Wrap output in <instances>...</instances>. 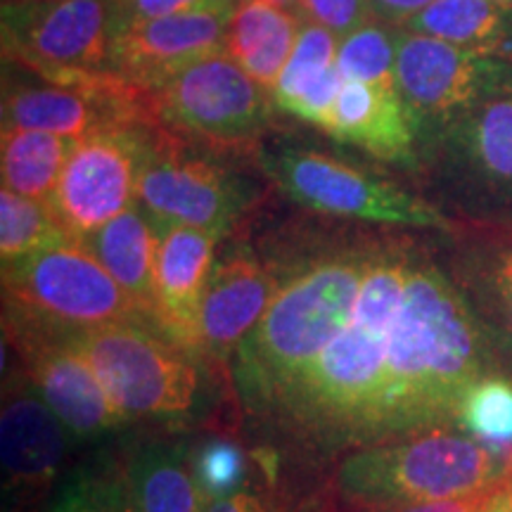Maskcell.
<instances>
[{"label":"cell","mask_w":512,"mask_h":512,"mask_svg":"<svg viewBox=\"0 0 512 512\" xmlns=\"http://www.w3.org/2000/svg\"><path fill=\"white\" fill-rule=\"evenodd\" d=\"M496 358L463 287L415 252L394 325L382 444L456 425L467 389L498 370Z\"/></svg>","instance_id":"obj_1"},{"label":"cell","mask_w":512,"mask_h":512,"mask_svg":"<svg viewBox=\"0 0 512 512\" xmlns=\"http://www.w3.org/2000/svg\"><path fill=\"white\" fill-rule=\"evenodd\" d=\"M375 245L328 249L280 268V285L254 330L228 361L242 413L252 420L354 316Z\"/></svg>","instance_id":"obj_2"},{"label":"cell","mask_w":512,"mask_h":512,"mask_svg":"<svg viewBox=\"0 0 512 512\" xmlns=\"http://www.w3.org/2000/svg\"><path fill=\"white\" fill-rule=\"evenodd\" d=\"M512 467L456 425L434 427L339 458L335 498L349 512L475 496L496 489Z\"/></svg>","instance_id":"obj_3"},{"label":"cell","mask_w":512,"mask_h":512,"mask_svg":"<svg viewBox=\"0 0 512 512\" xmlns=\"http://www.w3.org/2000/svg\"><path fill=\"white\" fill-rule=\"evenodd\" d=\"M3 304L5 328L46 337L147 323L86 242L74 238L3 266Z\"/></svg>","instance_id":"obj_4"},{"label":"cell","mask_w":512,"mask_h":512,"mask_svg":"<svg viewBox=\"0 0 512 512\" xmlns=\"http://www.w3.org/2000/svg\"><path fill=\"white\" fill-rule=\"evenodd\" d=\"M62 339L91 363L124 422L176 420L195 408L197 358L152 325L114 323Z\"/></svg>","instance_id":"obj_5"},{"label":"cell","mask_w":512,"mask_h":512,"mask_svg":"<svg viewBox=\"0 0 512 512\" xmlns=\"http://www.w3.org/2000/svg\"><path fill=\"white\" fill-rule=\"evenodd\" d=\"M147 93L159 126L214 150L256 147L275 112L273 95L226 50L192 62Z\"/></svg>","instance_id":"obj_6"},{"label":"cell","mask_w":512,"mask_h":512,"mask_svg":"<svg viewBox=\"0 0 512 512\" xmlns=\"http://www.w3.org/2000/svg\"><path fill=\"white\" fill-rule=\"evenodd\" d=\"M259 162L275 188L316 214L382 226L453 230V223L430 202L325 152L278 147L261 152Z\"/></svg>","instance_id":"obj_7"},{"label":"cell","mask_w":512,"mask_h":512,"mask_svg":"<svg viewBox=\"0 0 512 512\" xmlns=\"http://www.w3.org/2000/svg\"><path fill=\"white\" fill-rule=\"evenodd\" d=\"M254 202L245 178L181 150L162 126L147 128L138 171V204L159 228L207 230L226 238Z\"/></svg>","instance_id":"obj_8"},{"label":"cell","mask_w":512,"mask_h":512,"mask_svg":"<svg viewBox=\"0 0 512 512\" xmlns=\"http://www.w3.org/2000/svg\"><path fill=\"white\" fill-rule=\"evenodd\" d=\"M512 86V64L441 38L396 29V88L427 145L467 112Z\"/></svg>","instance_id":"obj_9"},{"label":"cell","mask_w":512,"mask_h":512,"mask_svg":"<svg viewBox=\"0 0 512 512\" xmlns=\"http://www.w3.org/2000/svg\"><path fill=\"white\" fill-rule=\"evenodd\" d=\"M3 55L38 79L110 69L117 0L3 3ZM112 72V69H110Z\"/></svg>","instance_id":"obj_10"},{"label":"cell","mask_w":512,"mask_h":512,"mask_svg":"<svg viewBox=\"0 0 512 512\" xmlns=\"http://www.w3.org/2000/svg\"><path fill=\"white\" fill-rule=\"evenodd\" d=\"M147 128H114L81 138L50 197L64 233L86 240L138 202V171Z\"/></svg>","instance_id":"obj_11"},{"label":"cell","mask_w":512,"mask_h":512,"mask_svg":"<svg viewBox=\"0 0 512 512\" xmlns=\"http://www.w3.org/2000/svg\"><path fill=\"white\" fill-rule=\"evenodd\" d=\"M31 384L67 432L91 439L119 427L124 418L95 375L91 363L67 339L5 328Z\"/></svg>","instance_id":"obj_12"},{"label":"cell","mask_w":512,"mask_h":512,"mask_svg":"<svg viewBox=\"0 0 512 512\" xmlns=\"http://www.w3.org/2000/svg\"><path fill=\"white\" fill-rule=\"evenodd\" d=\"M235 8L119 24L112 41L110 69L152 91L176 72L211 53L226 50Z\"/></svg>","instance_id":"obj_13"},{"label":"cell","mask_w":512,"mask_h":512,"mask_svg":"<svg viewBox=\"0 0 512 512\" xmlns=\"http://www.w3.org/2000/svg\"><path fill=\"white\" fill-rule=\"evenodd\" d=\"M280 285V268L266 264L254 249L230 247L211 268L200 311L202 358L223 370L254 325L264 316Z\"/></svg>","instance_id":"obj_14"},{"label":"cell","mask_w":512,"mask_h":512,"mask_svg":"<svg viewBox=\"0 0 512 512\" xmlns=\"http://www.w3.org/2000/svg\"><path fill=\"white\" fill-rule=\"evenodd\" d=\"M221 238L195 228H162L155 261V328L202 358L200 311Z\"/></svg>","instance_id":"obj_15"},{"label":"cell","mask_w":512,"mask_h":512,"mask_svg":"<svg viewBox=\"0 0 512 512\" xmlns=\"http://www.w3.org/2000/svg\"><path fill=\"white\" fill-rule=\"evenodd\" d=\"M67 427L38 392L12 389L0 415L5 489L27 501L46 496L60 475L67 451Z\"/></svg>","instance_id":"obj_16"},{"label":"cell","mask_w":512,"mask_h":512,"mask_svg":"<svg viewBox=\"0 0 512 512\" xmlns=\"http://www.w3.org/2000/svg\"><path fill=\"white\" fill-rule=\"evenodd\" d=\"M432 145L460 181L512 202V86L448 126Z\"/></svg>","instance_id":"obj_17"},{"label":"cell","mask_w":512,"mask_h":512,"mask_svg":"<svg viewBox=\"0 0 512 512\" xmlns=\"http://www.w3.org/2000/svg\"><path fill=\"white\" fill-rule=\"evenodd\" d=\"M328 136L389 164H415L420 133L396 88L344 79Z\"/></svg>","instance_id":"obj_18"},{"label":"cell","mask_w":512,"mask_h":512,"mask_svg":"<svg viewBox=\"0 0 512 512\" xmlns=\"http://www.w3.org/2000/svg\"><path fill=\"white\" fill-rule=\"evenodd\" d=\"M337 53L339 36L304 17L290 60L273 91L275 110L328 133L344 83Z\"/></svg>","instance_id":"obj_19"},{"label":"cell","mask_w":512,"mask_h":512,"mask_svg":"<svg viewBox=\"0 0 512 512\" xmlns=\"http://www.w3.org/2000/svg\"><path fill=\"white\" fill-rule=\"evenodd\" d=\"M162 228L133 202L117 219L86 238V247L98 256L121 290L136 302L147 323L155 328V261Z\"/></svg>","instance_id":"obj_20"},{"label":"cell","mask_w":512,"mask_h":512,"mask_svg":"<svg viewBox=\"0 0 512 512\" xmlns=\"http://www.w3.org/2000/svg\"><path fill=\"white\" fill-rule=\"evenodd\" d=\"M124 475L136 512H204L209 501L190 448L178 437L147 439L131 453Z\"/></svg>","instance_id":"obj_21"},{"label":"cell","mask_w":512,"mask_h":512,"mask_svg":"<svg viewBox=\"0 0 512 512\" xmlns=\"http://www.w3.org/2000/svg\"><path fill=\"white\" fill-rule=\"evenodd\" d=\"M302 22V15L275 8L266 0H238L228 24L226 53L273 95Z\"/></svg>","instance_id":"obj_22"},{"label":"cell","mask_w":512,"mask_h":512,"mask_svg":"<svg viewBox=\"0 0 512 512\" xmlns=\"http://www.w3.org/2000/svg\"><path fill=\"white\" fill-rule=\"evenodd\" d=\"M403 29L512 64V8L496 0H434Z\"/></svg>","instance_id":"obj_23"},{"label":"cell","mask_w":512,"mask_h":512,"mask_svg":"<svg viewBox=\"0 0 512 512\" xmlns=\"http://www.w3.org/2000/svg\"><path fill=\"white\" fill-rule=\"evenodd\" d=\"M456 283L475 306L496 349L512 358V235L467 247L458 259Z\"/></svg>","instance_id":"obj_24"},{"label":"cell","mask_w":512,"mask_h":512,"mask_svg":"<svg viewBox=\"0 0 512 512\" xmlns=\"http://www.w3.org/2000/svg\"><path fill=\"white\" fill-rule=\"evenodd\" d=\"M76 145L79 138L72 136L3 126L0 133L3 188L31 200L50 202Z\"/></svg>","instance_id":"obj_25"},{"label":"cell","mask_w":512,"mask_h":512,"mask_svg":"<svg viewBox=\"0 0 512 512\" xmlns=\"http://www.w3.org/2000/svg\"><path fill=\"white\" fill-rule=\"evenodd\" d=\"M456 427L512 467V377L494 370L472 384L458 406Z\"/></svg>","instance_id":"obj_26"},{"label":"cell","mask_w":512,"mask_h":512,"mask_svg":"<svg viewBox=\"0 0 512 512\" xmlns=\"http://www.w3.org/2000/svg\"><path fill=\"white\" fill-rule=\"evenodd\" d=\"M50 202L31 200L8 188L0 190V259L3 266L15 264L24 256L41 252L67 240Z\"/></svg>","instance_id":"obj_27"},{"label":"cell","mask_w":512,"mask_h":512,"mask_svg":"<svg viewBox=\"0 0 512 512\" xmlns=\"http://www.w3.org/2000/svg\"><path fill=\"white\" fill-rule=\"evenodd\" d=\"M337 64L344 79L396 88V29L370 19L339 41Z\"/></svg>","instance_id":"obj_28"},{"label":"cell","mask_w":512,"mask_h":512,"mask_svg":"<svg viewBox=\"0 0 512 512\" xmlns=\"http://www.w3.org/2000/svg\"><path fill=\"white\" fill-rule=\"evenodd\" d=\"M50 512H136L128 491L126 475L107 467L83 472L64 486Z\"/></svg>","instance_id":"obj_29"},{"label":"cell","mask_w":512,"mask_h":512,"mask_svg":"<svg viewBox=\"0 0 512 512\" xmlns=\"http://www.w3.org/2000/svg\"><path fill=\"white\" fill-rule=\"evenodd\" d=\"M197 479H200L207 498L230 496L242 491L240 486L247 475V456L233 437H209L197 448L195 456Z\"/></svg>","instance_id":"obj_30"},{"label":"cell","mask_w":512,"mask_h":512,"mask_svg":"<svg viewBox=\"0 0 512 512\" xmlns=\"http://www.w3.org/2000/svg\"><path fill=\"white\" fill-rule=\"evenodd\" d=\"M302 10L306 19L323 24L339 41L373 19L368 0H302Z\"/></svg>","instance_id":"obj_31"},{"label":"cell","mask_w":512,"mask_h":512,"mask_svg":"<svg viewBox=\"0 0 512 512\" xmlns=\"http://www.w3.org/2000/svg\"><path fill=\"white\" fill-rule=\"evenodd\" d=\"M119 24L143 22V19H159L188 15V12L226 10L235 8L238 0H117Z\"/></svg>","instance_id":"obj_32"},{"label":"cell","mask_w":512,"mask_h":512,"mask_svg":"<svg viewBox=\"0 0 512 512\" xmlns=\"http://www.w3.org/2000/svg\"><path fill=\"white\" fill-rule=\"evenodd\" d=\"M432 3L434 0H368L373 19L394 29L406 27L411 19L418 17L425 8H430Z\"/></svg>","instance_id":"obj_33"},{"label":"cell","mask_w":512,"mask_h":512,"mask_svg":"<svg viewBox=\"0 0 512 512\" xmlns=\"http://www.w3.org/2000/svg\"><path fill=\"white\" fill-rule=\"evenodd\" d=\"M491 491H484V494H475V496L444 498V501L411 503V505H401V508H389V510H377V512H482L486 501H489Z\"/></svg>","instance_id":"obj_34"},{"label":"cell","mask_w":512,"mask_h":512,"mask_svg":"<svg viewBox=\"0 0 512 512\" xmlns=\"http://www.w3.org/2000/svg\"><path fill=\"white\" fill-rule=\"evenodd\" d=\"M204 512H268L264 498L252 494V491H238L230 496L209 498Z\"/></svg>","instance_id":"obj_35"},{"label":"cell","mask_w":512,"mask_h":512,"mask_svg":"<svg viewBox=\"0 0 512 512\" xmlns=\"http://www.w3.org/2000/svg\"><path fill=\"white\" fill-rule=\"evenodd\" d=\"M482 512H505V510H503V498H501V484H498L496 489L491 491L489 501H486Z\"/></svg>","instance_id":"obj_36"},{"label":"cell","mask_w":512,"mask_h":512,"mask_svg":"<svg viewBox=\"0 0 512 512\" xmlns=\"http://www.w3.org/2000/svg\"><path fill=\"white\" fill-rule=\"evenodd\" d=\"M266 3H271V5H275V8H283L287 12H294V15H302L304 17L302 0H266Z\"/></svg>","instance_id":"obj_37"},{"label":"cell","mask_w":512,"mask_h":512,"mask_svg":"<svg viewBox=\"0 0 512 512\" xmlns=\"http://www.w3.org/2000/svg\"><path fill=\"white\" fill-rule=\"evenodd\" d=\"M501 498H503V510L512 512V472L501 482Z\"/></svg>","instance_id":"obj_38"},{"label":"cell","mask_w":512,"mask_h":512,"mask_svg":"<svg viewBox=\"0 0 512 512\" xmlns=\"http://www.w3.org/2000/svg\"><path fill=\"white\" fill-rule=\"evenodd\" d=\"M3 3H48V0H3Z\"/></svg>","instance_id":"obj_39"},{"label":"cell","mask_w":512,"mask_h":512,"mask_svg":"<svg viewBox=\"0 0 512 512\" xmlns=\"http://www.w3.org/2000/svg\"><path fill=\"white\" fill-rule=\"evenodd\" d=\"M496 3H501V5H505V8H512V0H496Z\"/></svg>","instance_id":"obj_40"}]
</instances>
